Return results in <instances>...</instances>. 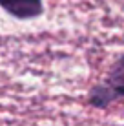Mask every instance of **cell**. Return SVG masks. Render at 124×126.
Returning a JSON list of instances; mask_svg holds the SVG:
<instances>
[{"mask_svg":"<svg viewBox=\"0 0 124 126\" xmlns=\"http://www.w3.org/2000/svg\"><path fill=\"white\" fill-rule=\"evenodd\" d=\"M124 97V55H121L111 64L104 80L95 84L88 93V104L104 110L110 104Z\"/></svg>","mask_w":124,"mask_h":126,"instance_id":"cell-1","label":"cell"},{"mask_svg":"<svg viewBox=\"0 0 124 126\" xmlns=\"http://www.w3.org/2000/svg\"><path fill=\"white\" fill-rule=\"evenodd\" d=\"M0 7L16 20H33L44 13L42 0H0Z\"/></svg>","mask_w":124,"mask_h":126,"instance_id":"cell-2","label":"cell"}]
</instances>
